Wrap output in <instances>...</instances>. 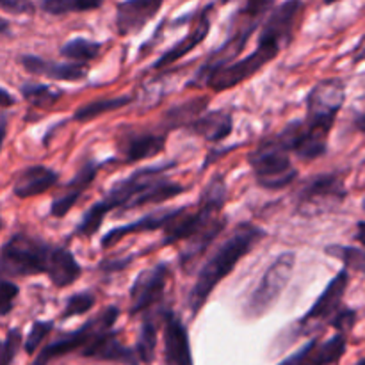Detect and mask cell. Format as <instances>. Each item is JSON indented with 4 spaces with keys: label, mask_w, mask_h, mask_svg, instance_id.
<instances>
[{
    "label": "cell",
    "mask_w": 365,
    "mask_h": 365,
    "mask_svg": "<svg viewBox=\"0 0 365 365\" xmlns=\"http://www.w3.org/2000/svg\"><path fill=\"white\" fill-rule=\"evenodd\" d=\"M277 0H242V7L237 11V16L241 20H234V24L259 25L264 14L274 6Z\"/></svg>",
    "instance_id": "4dcf8cb0"
},
{
    "label": "cell",
    "mask_w": 365,
    "mask_h": 365,
    "mask_svg": "<svg viewBox=\"0 0 365 365\" xmlns=\"http://www.w3.org/2000/svg\"><path fill=\"white\" fill-rule=\"evenodd\" d=\"M364 209H365V200H364Z\"/></svg>",
    "instance_id": "7dc6e473"
},
{
    "label": "cell",
    "mask_w": 365,
    "mask_h": 365,
    "mask_svg": "<svg viewBox=\"0 0 365 365\" xmlns=\"http://www.w3.org/2000/svg\"><path fill=\"white\" fill-rule=\"evenodd\" d=\"M21 346V331L20 330H9L2 344V364L0 365H11L14 356H16L18 349Z\"/></svg>",
    "instance_id": "e575fe53"
},
{
    "label": "cell",
    "mask_w": 365,
    "mask_h": 365,
    "mask_svg": "<svg viewBox=\"0 0 365 365\" xmlns=\"http://www.w3.org/2000/svg\"><path fill=\"white\" fill-rule=\"evenodd\" d=\"M356 239L362 242V246L365 248V221H360L359 228H356Z\"/></svg>",
    "instance_id": "7bdbcfd3"
},
{
    "label": "cell",
    "mask_w": 365,
    "mask_h": 365,
    "mask_svg": "<svg viewBox=\"0 0 365 365\" xmlns=\"http://www.w3.org/2000/svg\"><path fill=\"white\" fill-rule=\"evenodd\" d=\"M344 82L337 78L323 81L310 89L307 96L305 120H296L280 130L289 152L302 159H317L328 148V138L337 120L339 110L344 106Z\"/></svg>",
    "instance_id": "6da1fadb"
},
{
    "label": "cell",
    "mask_w": 365,
    "mask_h": 365,
    "mask_svg": "<svg viewBox=\"0 0 365 365\" xmlns=\"http://www.w3.org/2000/svg\"><path fill=\"white\" fill-rule=\"evenodd\" d=\"M170 168H175V163L159 164V166H148L143 168V170L134 171V173L128 175L127 178L116 182V184L107 191V195L103 196L100 205L103 207L106 212H110L113 209L123 210L125 205H127L132 198L141 195V192L145 191L146 187H150L155 180L163 178L166 170H170Z\"/></svg>",
    "instance_id": "ba28073f"
},
{
    "label": "cell",
    "mask_w": 365,
    "mask_h": 365,
    "mask_svg": "<svg viewBox=\"0 0 365 365\" xmlns=\"http://www.w3.org/2000/svg\"><path fill=\"white\" fill-rule=\"evenodd\" d=\"M164 0H123L116 7V29L120 36L138 34L163 7Z\"/></svg>",
    "instance_id": "5bb4252c"
},
{
    "label": "cell",
    "mask_w": 365,
    "mask_h": 365,
    "mask_svg": "<svg viewBox=\"0 0 365 365\" xmlns=\"http://www.w3.org/2000/svg\"><path fill=\"white\" fill-rule=\"evenodd\" d=\"M184 185L177 184V182H171L168 180L166 177L159 178V180L153 182L150 187H146L141 195H138L135 198H132L130 202L125 205L123 210H132V209H139L143 205H150V203H160V202H166V200L175 198V196L182 195L185 192Z\"/></svg>",
    "instance_id": "603a6c76"
},
{
    "label": "cell",
    "mask_w": 365,
    "mask_h": 365,
    "mask_svg": "<svg viewBox=\"0 0 365 365\" xmlns=\"http://www.w3.org/2000/svg\"><path fill=\"white\" fill-rule=\"evenodd\" d=\"M82 356H88V359H98L106 360V362H116L123 365H139V356L138 351L128 346L121 344L118 341L116 331H107V334L100 335L95 342H93L89 348H86L82 351Z\"/></svg>",
    "instance_id": "ac0fdd59"
},
{
    "label": "cell",
    "mask_w": 365,
    "mask_h": 365,
    "mask_svg": "<svg viewBox=\"0 0 365 365\" xmlns=\"http://www.w3.org/2000/svg\"><path fill=\"white\" fill-rule=\"evenodd\" d=\"M106 216L107 212L103 210V207L100 205V202L95 203V205L84 214L81 223L77 225V228H75V235H82V237H91V235H95L96 232H98L100 225H102L103 220H106Z\"/></svg>",
    "instance_id": "1f68e13d"
},
{
    "label": "cell",
    "mask_w": 365,
    "mask_h": 365,
    "mask_svg": "<svg viewBox=\"0 0 365 365\" xmlns=\"http://www.w3.org/2000/svg\"><path fill=\"white\" fill-rule=\"evenodd\" d=\"M210 9H212V4H209L205 9L200 11V16H198V20H196L195 27L191 29V32H189L185 38H182L180 41L177 43V45H173L170 50H166V52H164L163 56L157 59V63L153 64V70H163V68L175 64L178 59H182L184 56H187L191 50H195L196 46H198L200 43H202L203 39L209 36V31H210L209 13H210Z\"/></svg>",
    "instance_id": "e0dca14e"
},
{
    "label": "cell",
    "mask_w": 365,
    "mask_h": 365,
    "mask_svg": "<svg viewBox=\"0 0 365 365\" xmlns=\"http://www.w3.org/2000/svg\"><path fill=\"white\" fill-rule=\"evenodd\" d=\"M360 61H365V48L360 50V52L355 56V63H360Z\"/></svg>",
    "instance_id": "ee69618b"
},
{
    "label": "cell",
    "mask_w": 365,
    "mask_h": 365,
    "mask_svg": "<svg viewBox=\"0 0 365 365\" xmlns=\"http://www.w3.org/2000/svg\"><path fill=\"white\" fill-rule=\"evenodd\" d=\"M20 63L24 64L29 73L46 77L50 81L77 82L88 75L86 63H53V61L41 59L38 56H21Z\"/></svg>",
    "instance_id": "2e32d148"
},
{
    "label": "cell",
    "mask_w": 365,
    "mask_h": 365,
    "mask_svg": "<svg viewBox=\"0 0 365 365\" xmlns=\"http://www.w3.org/2000/svg\"><path fill=\"white\" fill-rule=\"evenodd\" d=\"M18 292H20V289L16 284L2 278V284H0V314L2 316H7L13 310Z\"/></svg>",
    "instance_id": "d590c367"
},
{
    "label": "cell",
    "mask_w": 365,
    "mask_h": 365,
    "mask_svg": "<svg viewBox=\"0 0 365 365\" xmlns=\"http://www.w3.org/2000/svg\"><path fill=\"white\" fill-rule=\"evenodd\" d=\"M324 4H327V6H331V4H335V2H339V0H323Z\"/></svg>",
    "instance_id": "f6af8a7d"
},
{
    "label": "cell",
    "mask_w": 365,
    "mask_h": 365,
    "mask_svg": "<svg viewBox=\"0 0 365 365\" xmlns=\"http://www.w3.org/2000/svg\"><path fill=\"white\" fill-rule=\"evenodd\" d=\"M327 255L337 259L344 264L346 269H353L356 273L365 274V250L355 248V246L330 245L324 248Z\"/></svg>",
    "instance_id": "f1b7e54d"
},
{
    "label": "cell",
    "mask_w": 365,
    "mask_h": 365,
    "mask_svg": "<svg viewBox=\"0 0 365 365\" xmlns=\"http://www.w3.org/2000/svg\"><path fill=\"white\" fill-rule=\"evenodd\" d=\"M59 180V175L46 166H29L21 171L13 184L16 198H34L43 195Z\"/></svg>",
    "instance_id": "ffe728a7"
},
{
    "label": "cell",
    "mask_w": 365,
    "mask_h": 365,
    "mask_svg": "<svg viewBox=\"0 0 365 365\" xmlns=\"http://www.w3.org/2000/svg\"><path fill=\"white\" fill-rule=\"evenodd\" d=\"M316 344H317V339H314V341L307 342V344L303 346V348H299L298 351L294 353V355H291V356H289V359H285L284 362H280L278 365H303V362H305V359H307V356H309V353L312 351V348Z\"/></svg>",
    "instance_id": "f35d334b"
},
{
    "label": "cell",
    "mask_w": 365,
    "mask_h": 365,
    "mask_svg": "<svg viewBox=\"0 0 365 365\" xmlns=\"http://www.w3.org/2000/svg\"><path fill=\"white\" fill-rule=\"evenodd\" d=\"M166 146V134L157 132L135 130V128H123L118 135V152L123 155L127 163L150 159L160 153Z\"/></svg>",
    "instance_id": "4fadbf2b"
},
{
    "label": "cell",
    "mask_w": 365,
    "mask_h": 365,
    "mask_svg": "<svg viewBox=\"0 0 365 365\" xmlns=\"http://www.w3.org/2000/svg\"><path fill=\"white\" fill-rule=\"evenodd\" d=\"M53 328V321H36L34 324H32L31 331H29L27 339H25V346L24 349L29 353V355H34L36 349L39 348V344H41L43 341L46 339V335L52 331Z\"/></svg>",
    "instance_id": "836d02e7"
},
{
    "label": "cell",
    "mask_w": 365,
    "mask_h": 365,
    "mask_svg": "<svg viewBox=\"0 0 365 365\" xmlns=\"http://www.w3.org/2000/svg\"><path fill=\"white\" fill-rule=\"evenodd\" d=\"M232 127H234L232 113L220 109L205 113L189 128H191V132H195L196 135H202L203 139H207V141L220 143L232 134Z\"/></svg>",
    "instance_id": "44dd1931"
},
{
    "label": "cell",
    "mask_w": 365,
    "mask_h": 365,
    "mask_svg": "<svg viewBox=\"0 0 365 365\" xmlns=\"http://www.w3.org/2000/svg\"><path fill=\"white\" fill-rule=\"evenodd\" d=\"M132 262V259H116V260H103L100 264V269L102 271H121Z\"/></svg>",
    "instance_id": "ab89813d"
},
{
    "label": "cell",
    "mask_w": 365,
    "mask_h": 365,
    "mask_svg": "<svg viewBox=\"0 0 365 365\" xmlns=\"http://www.w3.org/2000/svg\"><path fill=\"white\" fill-rule=\"evenodd\" d=\"M349 284V274L348 271L342 269L330 284L327 285V289L323 291V294L317 298V302L310 307L309 312L305 314L302 321H299V327H302L303 334H310L316 327H321L323 323H330L335 316L342 310V298L346 294V289Z\"/></svg>",
    "instance_id": "8fae6325"
},
{
    "label": "cell",
    "mask_w": 365,
    "mask_h": 365,
    "mask_svg": "<svg viewBox=\"0 0 365 365\" xmlns=\"http://www.w3.org/2000/svg\"><path fill=\"white\" fill-rule=\"evenodd\" d=\"M264 235H266V232H264L262 228L255 227V225H239V227L232 232L230 237H228L227 241L216 250V253L203 264V267L198 273V278H196L195 287H192L191 294H189V307H191L192 317L202 310V307L205 305L214 289L221 284V280L227 278L228 274L234 271V267L237 266L239 260H241L246 253H250V250H252Z\"/></svg>",
    "instance_id": "3957f363"
},
{
    "label": "cell",
    "mask_w": 365,
    "mask_h": 365,
    "mask_svg": "<svg viewBox=\"0 0 365 365\" xmlns=\"http://www.w3.org/2000/svg\"><path fill=\"white\" fill-rule=\"evenodd\" d=\"M209 107V98L202 96V98L187 100L185 103H180L177 107H171L163 118L164 130H171V128L180 127H191L198 118L205 114V109Z\"/></svg>",
    "instance_id": "7402d4cb"
},
{
    "label": "cell",
    "mask_w": 365,
    "mask_h": 365,
    "mask_svg": "<svg viewBox=\"0 0 365 365\" xmlns=\"http://www.w3.org/2000/svg\"><path fill=\"white\" fill-rule=\"evenodd\" d=\"M346 353V334H337L330 341L317 342L303 365H335Z\"/></svg>",
    "instance_id": "d4e9b609"
},
{
    "label": "cell",
    "mask_w": 365,
    "mask_h": 365,
    "mask_svg": "<svg viewBox=\"0 0 365 365\" xmlns=\"http://www.w3.org/2000/svg\"><path fill=\"white\" fill-rule=\"evenodd\" d=\"M296 266V253H282L273 260L266 269L264 277L260 278L259 285L253 289L245 305V316L248 319H257L264 314L269 312L271 307L280 299L282 292L285 291L287 284L292 278V271Z\"/></svg>",
    "instance_id": "8992f818"
},
{
    "label": "cell",
    "mask_w": 365,
    "mask_h": 365,
    "mask_svg": "<svg viewBox=\"0 0 365 365\" xmlns=\"http://www.w3.org/2000/svg\"><path fill=\"white\" fill-rule=\"evenodd\" d=\"M4 280L46 274L56 287H68L82 274L73 253L29 234H14L4 242L0 253Z\"/></svg>",
    "instance_id": "7a4b0ae2"
},
{
    "label": "cell",
    "mask_w": 365,
    "mask_h": 365,
    "mask_svg": "<svg viewBox=\"0 0 365 365\" xmlns=\"http://www.w3.org/2000/svg\"><path fill=\"white\" fill-rule=\"evenodd\" d=\"M356 365H365V359H362V360H359V362H356Z\"/></svg>",
    "instance_id": "bcb514c9"
},
{
    "label": "cell",
    "mask_w": 365,
    "mask_h": 365,
    "mask_svg": "<svg viewBox=\"0 0 365 365\" xmlns=\"http://www.w3.org/2000/svg\"><path fill=\"white\" fill-rule=\"evenodd\" d=\"M103 4V0H41L39 6L48 14H66V13H84L95 11Z\"/></svg>",
    "instance_id": "f546056e"
},
{
    "label": "cell",
    "mask_w": 365,
    "mask_h": 365,
    "mask_svg": "<svg viewBox=\"0 0 365 365\" xmlns=\"http://www.w3.org/2000/svg\"><path fill=\"white\" fill-rule=\"evenodd\" d=\"M118 316H120L118 307H107L103 312H100L98 316L91 317L88 323L82 324L78 330L61 335L57 341L46 344L45 348L41 349V353L36 356L34 365H48L52 360L61 359V356L68 355V353H82L86 348H89L100 335L110 331V328L116 323Z\"/></svg>",
    "instance_id": "5b68a950"
},
{
    "label": "cell",
    "mask_w": 365,
    "mask_h": 365,
    "mask_svg": "<svg viewBox=\"0 0 365 365\" xmlns=\"http://www.w3.org/2000/svg\"><path fill=\"white\" fill-rule=\"evenodd\" d=\"M102 163H96V160H88V163L82 164L81 170L75 173V177L64 185L63 192L57 196L56 200L50 205V216L52 217H64L71 210V207L78 202V198L82 196V192L91 185V182L95 180L96 173H98Z\"/></svg>",
    "instance_id": "9a60e30c"
},
{
    "label": "cell",
    "mask_w": 365,
    "mask_h": 365,
    "mask_svg": "<svg viewBox=\"0 0 365 365\" xmlns=\"http://www.w3.org/2000/svg\"><path fill=\"white\" fill-rule=\"evenodd\" d=\"M0 6L4 11L14 14H32L34 13V4L32 0H0Z\"/></svg>",
    "instance_id": "74e56055"
},
{
    "label": "cell",
    "mask_w": 365,
    "mask_h": 365,
    "mask_svg": "<svg viewBox=\"0 0 365 365\" xmlns=\"http://www.w3.org/2000/svg\"><path fill=\"white\" fill-rule=\"evenodd\" d=\"M355 321H356L355 310L342 309L341 312H339L337 316L330 321V324L334 328H337V330H341V334H346L348 330H351L353 324H355Z\"/></svg>",
    "instance_id": "8d00e7d4"
},
{
    "label": "cell",
    "mask_w": 365,
    "mask_h": 365,
    "mask_svg": "<svg viewBox=\"0 0 365 365\" xmlns=\"http://www.w3.org/2000/svg\"><path fill=\"white\" fill-rule=\"evenodd\" d=\"M289 153L291 152L285 148L278 134L260 141L255 152L250 153V166L260 187L278 191V189L287 187L298 177V171L292 166Z\"/></svg>",
    "instance_id": "277c9868"
},
{
    "label": "cell",
    "mask_w": 365,
    "mask_h": 365,
    "mask_svg": "<svg viewBox=\"0 0 365 365\" xmlns=\"http://www.w3.org/2000/svg\"><path fill=\"white\" fill-rule=\"evenodd\" d=\"M20 91L29 106L41 110H48L63 96L61 89H52L48 84H38V82H25Z\"/></svg>",
    "instance_id": "4316f807"
},
{
    "label": "cell",
    "mask_w": 365,
    "mask_h": 365,
    "mask_svg": "<svg viewBox=\"0 0 365 365\" xmlns=\"http://www.w3.org/2000/svg\"><path fill=\"white\" fill-rule=\"evenodd\" d=\"M132 102V96H116V98H98L93 100V102L84 103V106L78 107L73 114L75 121H91L95 118L102 116V114L113 113V110L121 109V107L128 106Z\"/></svg>",
    "instance_id": "484cf974"
},
{
    "label": "cell",
    "mask_w": 365,
    "mask_h": 365,
    "mask_svg": "<svg viewBox=\"0 0 365 365\" xmlns=\"http://www.w3.org/2000/svg\"><path fill=\"white\" fill-rule=\"evenodd\" d=\"M232 27H234V31L230 32L227 41L207 57V61L202 64V68L198 70L196 77L191 81V86H205V82L209 81L214 73H217L220 70H223V68L235 63L237 56L245 50L246 43H248V39L252 38V34L255 32V29L259 27V25L234 24Z\"/></svg>",
    "instance_id": "9c48e42d"
},
{
    "label": "cell",
    "mask_w": 365,
    "mask_h": 365,
    "mask_svg": "<svg viewBox=\"0 0 365 365\" xmlns=\"http://www.w3.org/2000/svg\"><path fill=\"white\" fill-rule=\"evenodd\" d=\"M164 365H195L192 364L191 342L187 328L173 310L164 314Z\"/></svg>",
    "instance_id": "7c38bea8"
},
{
    "label": "cell",
    "mask_w": 365,
    "mask_h": 365,
    "mask_svg": "<svg viewBox=\"0 0 365 365\" xmlns=\"http://www.w3.org/2000/svg\"><path fill=\"white\" fill-rule=\"evenodd\" d=\"M95 307V298L89 292H77V294L70 296L66 302V307L63 310V319H68V317L82 316V314L89 312V310Z\"/></svg>",
    "instance_id": "d6a6232c"
},
{
    "label": "cell",
    "mask_w": 365,
    "mask_h": 365,
    "mask_svg": "<svg viewBox=\"0 0 365 365\" xmlns=\"http://www.w3.org/2000/svg\"><path fill=\"white\" fill-rule=\"evenodd\" d=\"M0 103H2V110H6L9 106H14V98L9 95L7 89H2V98H0Z\"/></svg>",
    "instance_id": "60d3db41"
},
{
    "label": "cell",
    "mask_w": 365,
    "mask_h": 365,
    "mask_svg": "<svg viewBox=\"0 0 365 365\" xmlns=\"http://www.w3.org/2000/svg\"><path fill=\"white\" fill-rule=\"evenodd\" d=\"M102 45L86 38H73L61 46V56L71 59V63H88L98 57Z\"/></svg>",
    "instance_id": "83f0119b"
},
{
    "label": "cell",
    "mask_w": 365,
    "mask_h": 365,
    "mask_svg": "<svg viewBox=\"0 0 365 365\" xmlns=\"http://www.w3.org/2000/svg\"><path fill=\"white\" fill-rule=\"evenodd\" d=\"M170 280V269L166 264H159L150 269L141 271L130 289V314H146L159 305L166 292V284Z\"/></svg>",
    "instance_id": "30bf717a"
},
{
    "label": "cell",
    "mask_w": 365,
    "mask_h": 365,
    "mask_svg": "<svg viewBox=\"0 0 365 365\" xmlns=\"http://www.w3.org/2000/svg\"><path fill=\"white\" fill-rule=\"evenodd\" d=\"M178 210H180V207L171 210H157V212L148 214V216L141 217V220L134 221V223H128L125 225V227L114 228V230L107 232V234L102 237V248H109V246L116 245V242H120L125 235L164 230V228L173 221V217L177 216Z\"/></svg>",
    "instance_id": "d6986e66"
},
{
    "label": "cell",
    "mask_w": 365,
    "mask_h": 365,
    "mask_svg": "<svg viewBox=\"0 0 365 365\" xmlns=\"http://www.w3.org/2000/svg\"><path fill=\"white\" fill-rule=\"evenodd\" d=\"M353 123H355L356 130L362 132V134L365 135V113L355 114V120H353Z\"/></svg>",
    "instance_id": "b9f144b4"
},
{
    "label": "cell",
    "mask_w": 365,
    "mask_h": 365,
    "mask_svg": "<svg viewBox=\"0 0 365 365\" xmlns=\"http://www.w3.org/2000/svg\"><path fill=\"white\" fill-rule=\"evenodd\" d=\"M166 310H163L160 314H155L153 310L145 314V319H143L141 331H139L138 344H135V351H138L139 360L143 364H152L153 356H155V348H157V330H159V319L164 317Z\"/></svg>",
    "instance_id": "cb8c5ba5"
},
{
    "label": "cell",
    "mask_w": 365,
    "mask_h": 365,
    "mask_svg": "<svg viewBox=\"0 0 365 365\" xmlns=\"http://www.w3.org/2000/svg\"><path fill=\"white\" fill-rule=\"evenodd\" d=\"M344 178L341 173H324L310 178L298 195V212L302 216H317L334 210L346 198Z\"/></svg>",
    "instance_id": "52a82bcc"
}]
</instances>
